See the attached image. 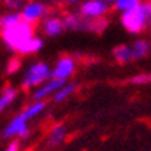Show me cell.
I'll return each mask as SVG.
<instances>
[{
	"mask_svg": "<svg viewBox=\"0 0 151 151\" xmlns=\"http://www.w3.org/2000/svg\"><path fill=\"white\" fill-rule=\"evenodd\" d=\"M111 57H113V60L116 61L118 64H121V66L128 64V63H131V61H134L131 44H127V43H122V44L114 46L113 50H111Z\"/></svg>",
	"mask_w": 151,
	"mask_h": 151,
	"instance_id": "obj_10",
	"label": "cell"
},
{
	"mask_svg": "<svg viewBox=\"0 0 151 151\" xmlns=\"http://www.w3.org/2000/svg\"><path fill=\"white\" fill-rule=\"evenodd\" d=\"M19 98V90L14 86H5L0 92V114H3Z\"/></svg>",
	"mask_w": 151,
	"mask_h": 151,
	"instance_id": "obj_12",
	"label": "cell"
},
{
	"mask_svg": "<svg viewBox=\"0 0 151 151\" xmlns=\"http://www.w3.org/2000/svg\"><path fill=\"white\" fill-rule=\"evenodd\" d=\"M66 136H67V128L64 124H55L47 133L46 144L49 148H55L66 140Z\"/></svg>",
	"mask_w": 151,
	"mask_h": 151,
	"instance_id": "obj_11",
	"label": "cell"
},
{
	"mask_svg": "<svg viewBox=\"0 0 151 151\" xmlns=\"http://www.w3.org/2000/svg\"><path fill=\"white\" fill-rule=\"evenodd\" d=\"M110 8L111 6L104 0H84L78 6V12L87 20H99L107 19Z\"/></svg>",
	"mask_w": 151,
	"mask_h": 151,
	"instance_id": "obj_6",
	"label": "cell"
},
{
	"mask_svg": "<svg viewBox=\"0 0 151 151\" xmlns=\"http://www.w3.org/2000/svg\"><path fill=\"white\" fill-rule=\"evenodd\" d=\"M140 3H142V0H116V2L113 3V8L116 12L122 14V12L134 9V8L139 6Z\"/></svg>",
	"mask_w": 151,
	"mask_h": 151,
	"instance_id": "obj_18",
	"label": "cell"
},
{
	"mask_svg": "<svg viewBox=\"0 0 151 151\" xmlns=\"http://www.w3.org/2000/svg\"><path fill=\"white\" fill-rule=\"evenodd\" d=\"M43 47H44V38L41 37V35H37V34H35L34 37L22 47V50H20L17 55H22V57L35 55V54H38V52H40Z\"/></svg>",
	"mask_w": 151,
	"mask_h": 151,
	"instance_id": "obj_13",
	"label": "cell"
},
{
	"mask_svg": "<svg viewBox=\"0 0 151 151\" xmlns=\"http://www.w3.org/2000/svg\"><path fill=\"white\" fill-rule=\"evenodd\" d=\"M127 83L131 84V86H147V84H151V70L131 75L127 79Z\"/></svg>",
	"mask_w": 151,
	"mask_h": 151,
	"instance_id": "obj_19",
	"label": "cell"
},
{
	"mask_svg": "<svg viewBox=\"0 0 151 151\" xmlns=\"http://www.w3.org/2000/svg\"><path fill=\"white\" fill-rule=\"evenodd\" d=\"M121 26L131 35L145 32L151 24V0H142L134 9L119 14Z\"/></svg>",
	"mask_w": 151,
	"mask_h": 151,
	"instance_id": "obj_1",
	"label": "cell"
},
{
	"mask_svg": "<svg viewBox=\"0 0 151 151\" xmlns=\"http://www.w3.org/2000/svg\"><path fill=\"white\" fill-rule=\"evenodd\" d=\"M28 2V0H0V3H2L8 11H20L22 6Z\"/></svg>",
	"mask_w": 151,
	"mask_h": 151,
	"instance_id": "obj_20",
	"label": "cell"
},
{
	"mask_svg": "<svg viewBox=\"0 0 151 151\" xmlns=\"http://www.w3.org/2000/svg\"><path fill=\"white\" fill-rule=\"evenodd\" d=\"M49 12H50L49 3H46L44 0H28L20 9V15L23 22L29 23L32 26L40 24Z\"/></svg>",
	"mask_w": 151,
	"mask_h": 151,
	"instance_id": "obj_5",
	"label": "cell"
},
{
	"mask_svg": "<svg viewBox=\"0 0 151 151\" xmlns=\"http://www.w3.org/2000/svg\"><path fill=\"white\" fill-rule=\"evenodd\" d=\"M63 3H66V5H69V6H79L84 0H61Z\"/></svg>",
	"mask_w": 151,
	"mask_h": 151,
	"instance_id": "obj_22",
	"label": "cell"
},
{
	"mask_svg": "<svg viewBox=\"0 0 151 151\" xmlns=\"http://www.w3.org/2000/svg\"><path fill=\"white\" fill-rule=\"evenodd\" d=\"M46 3H49V5H55V3H60L61 0H44Z\"/></svg>",
	"mask_w": 151,
	"mask_h": 151,
	"instance_id": "obj_23",
	"label": "cell"
},
{
	"mask_svg": "<svg viewBox=\"0 0 151 151\" xmlns=\"http://www.w3.org/2000/svg\"><path fill=\"white\" fill-rule=\"evenodd\" d=\"M150 31H151V24H150Z\"/></svg>",
	"mask_w": 151,
	"mask_h": 151,
	"instance_id": "obj_25",
	"label": "cell"
},
{
	"mask_svg": "<svg viewBox=\"0 0 151 151\" xmlns=\"http://www.w3.org/2000/svg\"><path fill=\"white\" fill-rule=\"evenodd\" d=\"M23 19L20 15V11H6L0 15V31L9 29L17 23H20Z\"/></svg>",
	"mask_w": 151,
	"mask_h": 151,
	"instance_id": "obj_17",
	"label": "cell"
},
{
	"mask_svg": "<svg viewBox=\"0 0 151 151\" xmlns=\"http://www.w3.org/2000/svg\"><path fill=\"white\" fill-rule=\"evenodd\" d=\"M52 78V66L47 61L35 60L32 63L24 67V70L20 75V87L23 90L32 92L34 88L40 87L43 83Z\"/></svg>",
	"mask_w": 151,
	"mask_h": 151,
	"instance_id": "obj_2",
	"label": "cell"
},
{
	"mask_svg": "<svg viewBox=\"0 0 151 151\" xmlns=\"http://www.w3.org/2000/svg\"><path fill=\"white\" fill-rule=\"evenodd\" d=\"M64 84V81H60V79L50 78L46 83H43L40 87L34 88L31 92V101H47L52 99L54 95L58 92V88Z\"/></svg>",
	"mask_w": 151,
	"mask_h": 151,
	"instance_id": "obj_9",
	"label": "cell"
},
{
	"mask_svg": "<svg viewBox=\"0 0 151 151\" xmlns=\"http://www.w3.org/2000/svg\"><path fill=\"white\" fill-rule=\"evenodd\" d=\"M20 69H22L20 58H12V60H9V63H8V66H6V73L8 75H14V73L19 72Z\"/></svg>",
	"mask_w": 151,
	"mask_h": 151,
	"instance_id": "obj_21",
	"label": "cell"
},
{
	"mask_svg": "<svg viewBox=\"0 0 151 151\" xmlns=\"http://www.w3.org/2000/svg\"><path fill=\"white\" fill-rule=\"evenodd\" d=\"M40 31L44 37L47 38H57L66 32L64 17L57 12H49L40 23Z\"/></svg>",
	"mask_w": 151,
	"mask_h": 151,
	"instance_id": "obj_7",
	"label": "cell"
},
{
	"mask_svg": "<svg viewBox=\"0 0 151 151\" xmlns=\"http://www.w3.org/2000/svg\"><path fill=\"white\" fill-rule=\"evenodd\" d=\"M29 119L24 116L20 111L15 116H12L9 121L6 122V125L2 128L0 136L3 139H9V140H20V139H26L29 137Z\"/></svg>",
	"mask_w": 151,
	"mask_h": 151,
	"instance_id": "obj_4",
	"label": "cell"
},
{
	"mask_svg": "<svg viewBox=\"0 0 151 151\" xmlns=\"http://www.w3.org/2000/svg\"><path fill=\"white\" fill-rule=\"evenodd\" d=\"M104 2H107V3L110 5V6H113V3H114V2H116V0H104Z\"/></svg>",
	"mask_w": 151,
	"mask_h": 151,
	"instance_id": "obj_24",
	"label": "cell"
},
{
	"mask_svg": "<svg viewBox=\"0 0 151 151\" xmlns=\"http://www.w3.org/2000/svg\"><path fill=\"white\" fill-rule=\"evenodd\" d=\"M76 66H78V63L72 55L60 57L54 63V66H52V78L67 83V81H70V78L75 75Z\"/></svg>",
	"mask_w": 151,
	"mask_h": 151,
	"instance_id": "obj_8",
	"label": "cell"
},
{
	"mask_svg": "<svg viewBox=\"0 0 151 151\" xmlns=\"http://www.w3.org/2000/svg\"><path fill=\"white\" fill-rule=\"evenodd\" d=\"M47 102L46 101H31L29 104H26L22 109V113L24 114L29 121H34L35 118H38L40 114L46 110Z\"/></svg>",
	"mask_w": 151,
	"mask_h": 151,
	"instance_id": "obj_15",
	"label": "cell"
},
{
	"mask_svg": "<svg viewBox=\"0 0 151 151\" xmlns=\"http://www.w3.org/2000/svg\"><path fill=\"white\" fill-rule=\"evenodd\" d=\"M76 88H78V84L76 83H72V81H67L64 83L63 86H61L58 88V92L54 95V98H52V101H54L55 104H61V102H66L67 99H70L75 92H76Z\"/></svg>",
	"mask_w": 151,
	"mask_h": 151,
	"instance_id": "obj_14",
	"label": "cell"
},
{
	"mask_svg": "<svg viewBox=\"0 0 151 151\" xmlns=\"http://www.w3.org/2000/svg\"><path fill=\"white\" fill-rule=\"evenodd\" d=\"M34 35H35L34 26L23 22V20L20 23H17L15 26H12V28H9V29L0 31V37H2L3 44L11 52H15V54H19L22 50V47L34 37Z\"/></svg>",
	"mask_w": 151,
	"mask_h": 151,
	"instance_id": "obj_3",
	"label": "cell"
},
{
	"mask_svg": "<svg viewBox=\"0 0 151 151\" xmlns=\"http://www.w3.org/2000/svg\"><path fill=\"white\" fill-rule=\"evenodd\" d=\"M133 49V57H134V61L137 60H144L150 55L151 52V43L145 38H137L134 43L131 44Z\"/></svg>",
	"mask_w": 151,
	"mask_h": 151,
	"instance_id": "obj_16",
	"label": "cell"
}]
</instances>
